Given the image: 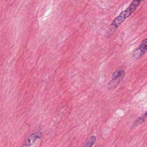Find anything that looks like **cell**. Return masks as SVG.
I'll use <instances>...</instances> for the list:
<instances>
[{
	"label": "cell",
	"instance_id": "cell-3",
	"mask_svg": "<svg viewBox=\"0 0 147 147\" xmlns=\"http://www.w3.org/2000/svg\"><path fill=\"white\" fill-rule=\"evenodd\" d=\"M147 50V39L145 38L139 46L133 51L131 55V59L137 60L141 57L146 52Z\"/></svg>",
	"mask_w": 147,
	"mask_h": 147
},
{
	"label": "cell",
	"instance_id": "cell-5",
	"mask_svg": "<svg viewBox=\"0 0 147 147\" xmlns=\"http://www.w3.org/2000/svg\"><path fill=\"white\" fill-rule=\"evenodd\" d=\"M96 141V137L95 136H91L85 142L83 147H92Z\"/></svg>",
	"mask_w": 147,
	"mask_h": 147
},
{
	"label": "cell",
	"instance_id": "cell-4",
	"mask_svg": "<svg viewBox=\"0 0 147 147\" xmlns=\"http://www.w3.org/2000/svg\"><path fill=\"white\" fill-rule=\"evenodd\" d=\"M42 137V133L40 131L34 132L30 134L24 141L21 147H30L37 140Z\"/></svg>",
	"mask_w": 147,
	"mask_h": 147
},
{
	"label": "cell",
	"instance_id": "cell-1",
	"mask_svg": "<svg viewBox=\"0 0 147 147\" xmlns=\"http://www.w3.org/2000/svg\"><path fill=\"white\" fill-rule=\"evenodd\" d=\"M144 1V0H133L130 5L125 10L122 11L117 17L113 19L107 28V34L109 36L112 35L125 20L134 12L140 3Z\"/></svg>",
	"mask_w": 147,
	"mask_h": 147
},
{
	"label": "cell",
	"instance_id": "cell-6",
	"mask_svg": "<svg viewBox=\"0 0 147 147\" xmlns=\"http://www.w3.org/2000/svg\"><path fill=\"white\" fill-rule=\"evenodd\" d=\"M146 117V112H145V114L142 115H141V117H138L133 123V126H132V128H134L136 127H137V126H138L139 125L141 124L142 123H143L145 121V119Z\"/></svg>",
	"mask_w": 147,
	"mask_h": 147
},
{
	"label": "cell",
	"instance_id": "cell-2",
	"mask_svg": "<svg viewBox=\"0 0 147 147\" xmlns=\"http://www.w3.org/2000/svg\"><path fill=\"white\" fill-rule=\"evenodd\" d=\"M125 75V72L123 69H118L115 71L113 74L111 79L107 84V88L109 90H114L122 80Z\"/></svg>",
	"mask_w": 147,
	"mask_h": 147
}]
</instances>
